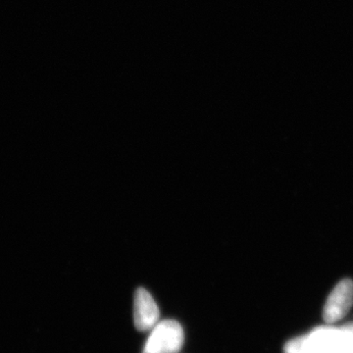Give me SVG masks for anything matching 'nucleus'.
<instances>
[{"instance_id":"nucleus-2","label":"nucleus","mask_w":353,"mask_h":353,"mask_svg":"<svg viewBox=\"0 0 353 353\" xmlns=\"http://www.w3.org/2000/svg\"><path fill=\"white\" fill-rule=\"evenodd\" d=\"M353 304V282L343 280L331 292L324 307V319L328 323L340 321L347 314Z\"/></svg>"},{"instance_id":"nucleus-1","label":"nucleus","mask_w":353,"mask_h":353,"mask_svg":"<svg viewBox=\"0 0 353 353\" xmlns=\"http://www.w3.org/2000/svg\"><path fill=\"white\" fill-rule=\"evenodd\" d=\"M185 343V333L175 320L159 321L150 330L143 353H179Z\"/></svg>"},{"instance_id":"nucleus-3","label":"nucleus","mask_w":353,"mask_h":353,"mask_svg":"<svg viewBox=\"0 0 353 353\" xmlns=\"http://www.w3.org/2000/svg\"><path fill=\"white\" fill-rule=\"evenodd\" d=\"M160 311L152 294L143 288L136 290L134 299V326L139 332L150 331L159 322Z\"/></svg>"},{"instance_id":"nucleus-5","label":"nucleus","mask_w":353,"mask_h":353,"mask_svg":"<svg viewBox=\"0 0 353 353\" xmlns=\"http://www.w3.org/2000/svg\"><path fill=\"white\" fill-rule=\"evenodd\" d=\"M345 328L347 329L348 331L353 334V323H352V324L347 325V326H345Z\"/></svg>"},{"instance_id":"nucleus-4","label":"nucleus","mask_w":353,"mask_h":353,"mask_svg":"<svg viewBox=\"0 0 353 353\" xmlns=\"http://www.w3.org/2000/svg\"><path fill=\"white\" fill-rule=\"evenodd\" d=\"M305 340L306 334L288 341L284 347V353H307Z\"/></svg>"}]
</instances>
